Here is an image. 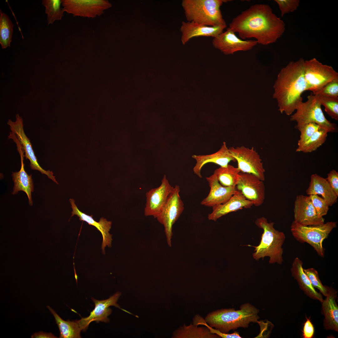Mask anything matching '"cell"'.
Masks as SVG:
<instances>
[{"label": "cell", "mask_w": 338, "mask_h": 338, "mask_svg": "<svg viewBox=\"0 0 338 338\" xmlns=\"http://www.w3.org/2000/svg\"><path fill=\"white\" fill-rule=\"evenodd\" d=\"M285 25L273 13L269 5L256 4L234 18L229 28L242 40L254 38L258 44L267 45L276 42L284 32Z\"/></svg>", "instance_id": "cell-1"}, {"label": "cell", "mask_w": 338, "mask_h": 338, "mask_svg": "<svg viewBox=\"0 0 338 338\" xmlns=\"http://www.w3.org/2000/svg\"><path fill=\"white\" fill-rule=\"evenodd\" d=\"M305 61L301 58L289 62L278 75L273 86V97L277 100L278 110L281 113L291 115L298 103L303 100L302 93L307 90L304 77Z\"/></svg>", "instance_id": "cell-2"}, {"label": "cell", "mask_w": 338, "mask_h": 338, "mask_svg": "<svg viewBox=\"0 0 338 338\" xmlns=\"http://www.w3.org/2000/svg\"><path fill=\"white\" fill-rule=\"evenodd\" d=\"M259 310L251 304H243L240 309L233 308L217 310L210 312L205 320L211 327L223 333H228L239 327L247 328L251 322L258 323Z\"/></svg>", "instance_id": "cell-3"}, {"label": "cell", "mask_w": 338, "mask_h": 338, "mask_svg": "<svg viewBox=\"0 0 338 338\" xmlns=\"http://www.w3.org/2000/svg\"><path fill=\"white\" fill-rule=\"evenodd\" d=\"M255 223L258 227L263 229V232L258 246L248 245L255 248V252L253 254V259L258 260L260 258L269 257V263L281 264L283 261L282 246L285 239L284 234L276 230L274 227V223H269L265 217L257 218Z\"/></svg>", "instance_id": "cell-4"}, {"label": "cell", "mask_w": 338, "mask_h": 338, "mask_svg": "<svg viewBox=\"0 0 338 338\" xmlns=\"http://www.w3.org/2000/svg\"><path fill=\"white\" fill-rule=\"evenodd\" d=\"M223 0H183L182 5L187 22L210 26L227 27L220 9Z\"/></svg>", "instance_id": "cell-5"}, {"label": "cell", "mask_w": 338, "mask_h": 338, "mask_svg": "<svg viewBox=\"0 0 338 338\" xmlns=\"http://www.w3.org/2000/svg\"><path fill=\"white\" fill-rule=\"evenodd\" d=\"M307 100L300 101L297 104L296 112L292 115L290 120L297 123L296 128L307 123H314L327 130L329 132L334 131V125L325 118L321 108V105L317 95L311 94L307 96Z\"/></svg>", "instance_id": "cell-6"}, {"label": "cell", "mask_w": 338, "mask_h": 338, "mask_svg": "<svg viewBox=\"0 0 338 338\" xmlns=\"http://www.w3.org/2000/svg\"><path fill=\"white\" fill-rule=\"evenodd\" d=\"M337 227L335 222H328L320 225L303 226L294 221L291 226V232L294 238L301 243L306 242L312 246L318 255L324 257L325 249L323 246L324 240L332 230Z\"/></svg>", "instance_id": "cell-7"}, {"label": "cell", "mask_w": 338, "mask_h": 338, "mask_svg": "<svg viewBox=\"0 0 338 338\" xmlns=\"http://www.w3.org/2000/svg\"><path fill=\"white\" fill-rule=\"evenodd\" d=\"M304 72L307 90L313 93L338 78V73L331 66L323 64L315 58L305 61Z\"/></svg>", "instance_id": "cell-8"}, {"label": "cell", "mask_w": 338, "mask_h": 338, "mask_svg": "<svg viewBox=\"0 0 338 338\" xmlns=\"http://www.w3.org/2000/svg\"><path fill=\"white\" fill-rule=\"evenodd\" d=\"M16 118L15 121L9 120L7 124L11 131L8 138L12 139L15 143L17 142L20 145L25 153L24 156L26 159H28L30 161V166L32 170L39 171L42 174L46 175L48 178L58 184L52 171L45 170L40 166L30 140L25 133L22 118L18 114L16 115Z\"/></svg>", "instance_id": "cell-9"}, {"label": "cell", "mask_w": 338, "mask_h": 338, "mask_svg": "<svg viewBox=\"0 0 338 338\" xmlns=\"http://www.w3.org/2000/svg\"><path fill=\"white\" fill-rule=\"evenodd\" d=\"M180 187L176 185L169 194L160 213L156 218L164 226L168 246H171L172 226L184 210V204L179 195Z\"/></svg>", "instance_id": "cell-10"}, {"label": "cell", "mask_w": 338, "mask_h": 338, "mask_svg": "<svg viewBox=\"0 0 338 338\" xmlns=\"http://www.w3.org/2000/svg\"><path fill=\"white\" fill-rule=\"evenodd\" d=\"M232 156L238 163L240 172L253 174L264 181L265 170L259 155L253 147L250 148L242 146L229 148Z\"/></svg>", "instance_id": "cell-11"}, {"label": "cell", "mask_w": 338, "mask_h": 338, "mask_svg": "<svg viewBox=\"0 0 338 338\" xmlns=\"http://www.w3.org/2000/svg\"><path fill=\"white\" fill-rule=\"evenodd\" d=\"M64 12L74 16L94 18L100 16L111 6L105 0H62Z\"/></svg>", "instance_id": "cell-12"}, {"label": "cell", "mask_w": 338, "mask_h": 338, "mask_svg": "<svg viewBox=\"0 0 338 338\" xmlns=\"http://www.w3.org/2000/svg\"><path fill=\"white\" fill-rule=\"evenodd\" d=\"M215 49L225 55L233 54L238 51H247L252 49L258 43L256 40H243L237 37L234 32L229 27L223 32L212 41Z\"/></svg>", "instance_id": "cell-13"}, {"label": "cell", "mask_w": 338, "mask_h": 338, "mask_svg": "<svg viewBox=\"0 0 338 338\" xmlns=\"http://www.w3.org/2000/svg\"><path fill=\"white\" fill-rule=\"evenodd\" d=\"M236 187L253 205L259 206L264 203L265 196L264 183L255 175L240 172Z\"/></svg>", "instance_id": "cell-14"}, {"label": "cell", "mask_w": 338, "mask_h": 338, "mask_svg": "<svg viewBox=\"0 0 338 338\" xmlns=\"http://www.w3.org/2000/svg\"><path fill=\"white\" fill-rule=\"evenodd\" d=\"M174 188L169 183L166 175H164L159 187L152 188L146 193V203L144 215L153 216L156 218Z\"/></svg>", "instance_id": "cell-15"}, {"label": "cell", "mask_w": 338, "mask_h": 338, "mask_svg": "<svg viewBox=\"0 0 338 338\" xmlns=\"http://www.w3.org/2000/svg\"><path fill=\"white\" fill-rule=\"evenodd\" d=\"M121 295L120 293L116 292L109 298L101 300H96L92 298L91 299L95 305L94 309L90 312L89 316L85 318H82L79 321L82 330H86L90 324L92 322L95 321L97 322L100 321L108 323L110 319L108 317L112 313V310L109 308L111 306L115 307L129 314L130 313L120 308L117 302Z\"/></svg>", "instance_id": "cell-16"}, {"label": "cell", "mask_w": 338, "mask_h": 338, "mask_svg": "<svg viewBox=\"0 0 338 338\" xmlns=\"http://www.w3.org/2000/svg\"><path fill=\"white\" fill-rule=\"evenodd\" d=\"M294 221L303 226H313L324 223L323 217L316 213L309 196H296L294 209Z\"/></svg>", "instance_id": "cell-17"}, {"label": "cell", "mask_w": 338, "mask_h": 338, "mask_svg": "<svg viewBox=\"0 0 338 338\" xmlns=\"http://www.w3.org/2000/svg\"><path fill=\"white\" fill-rule=\"evenodd\" d=\"M210 190L207 196L200 202L201 205L213 207L225 203L234 195L239 192L236 187H224L218 182L213 174L206 177Z\"/></svg>", "instance_id": "cell-18"}, {"label": "cell", "mask_w": 338, "mask_h": 338, "mask_svg": "<svg viewBox=\"0 0 338 338\" xmlns=\"http://www.w3.org/2000/svg\"><path fill=\"white\" fill-rule=\"evenodd\" d=\"M192 157L196 160V163L193 169L194 173L200 178H202L201 170L206 164L213 163L222 167L227 166L231 161L235 160L230 154L226 143L223 142L220 149L217 152L206 155H193Z\"/></svg>", "instance_id": "cell-19"}, {"label": "cell", "mask_w": 338, "mask_h": 338, "mask_svg": "<svg viewBox=\"0 0 338 338\" xmlns=\"http://www.w3.org/2000/svg\"><path fill=\"white\" fill-rule=\"evenodd\" d=\"M226 27L210 26L193 22L182 21L180 28L181 41L185 45L192 38L197 37H211L214 38L223 32Z\"/></svg>", "instance_id": "cell-20"}, {"label": "cell", "mask_w": 338, "mask_h": 338, "mask_svg": "<svg viewBox=\"0 0 338 338\" xmlns=\"http://www.w3.org/2000/svg\"><path fill=\"white\" fill-rule=\"evenodd\" d=\"M253 205L252 202L246 199L239 192L225 203L212 207V211L208 214L207 218L210 220L215 221L229 213L244 208H250Z\"/></svg>", "instance_id": "cell-21"}, {"label": "cell", "mask_w": 338, "mask_h": 338, "mask_svg": "<svg viewBox=\"0 0 338 338\" xmlns=\"http://www.w3.org/2000/svg\"><path fill=\"white\" fill-rule=\"evenodd\" d=\"M337 292L330 287L329 292L321 303V314L324 316L323 326L326 330L338 332V306L336 302Z\"/></svg>", "instance_id": "cell-22"}, {"label": "cell", "mask_w": 338, "mask_h": 338, "mask_svg": "<svg viewBox=\"0 0 338 338\" xmlns=\"http://www.w3.org/2000/svg\"><path fill=\"white\" fill-rule=\"evenodd\" d=\"M69 201L71 205L72 211L71 217L76 215L79 218L80 221L86 222L89 224L93 226L101 233L103 241L102 244V249L103 253H105V248L106 246L111 247L112 235L109 232L111 227L112 222L107 221L106 218H101L99 222L94 220L92 215L89 216L80 211L75 203V201L73 199H70Z\"/></svg>", "instance_id": "cell-23"}, {"label": "cell", "mask_w": 338, "mask_h": 338, "mask_svg": "<svg viewBox=\"0 0 338 338\" xmlns=\"http://www.w3.org/2000/svg\"><path fill=\"white\" fill-rule=\"evenodd\" d=\"M16 145L20 156L21 167L19 171L12 172V175L14 185L12 193L14 195L17 194L19 191L24 192L28 197L29 205L32 206L33 204L32 192L34 190L32 175H28L25 171L23 162L24 151L18 144L16 143Z\"/></svg>", "instance_id": "cell-24"}, {"label": "cell", "mask_w": 338, "mask_h": 338, "mask_svg": "<svg viewBox=\"0 0 338 338\" xmlns=\"http://www.w3.org/2000/svg\"><path fill=\"white\" fill-rule=\"evenodd\" d=\"M303 263L300 259L295 258L292 263L291 272L292 277L296 280L299 287L308 297L321 303L323 300L322 294L317 292L311 283L305 273L303 267Z\"/></svg>", "instance_id": "cell-25"}, {"label": "cell", "mask_w": 338, "mask_h": 338, "mask_svg": "<svg viewBox=\"0 0 338 338\" xmlns=\"http://www.w3.org/2000/svg\"><path fill=\"white\" fill-rule=\"evenodd\" d=\"M306 192L309 196L321 195L329 206H331L337 202L338 196L333 191L326 178L316 174L311 175L309 185Z\"/></svg>", "instance_id": "cell-26"}, {"label": "cell", "mask_w": 338, "mask_h": 338, "mask_svg": "<svg viewBox=\"0 0 338 338\" xmlns=\"http://www.w3.org/2000/svg\"><path fill=\"white\" fill-rule=\"evenodd\" d=\"M46 307L54 316L60 331V338H81L80 333L82 330L78 320L67 321L62 319L49 306Z\"/></svg>", "instance_id": "cell-27"}, {"label": "cell", "mask_w": 338, "mask_h": 338, "mask_svg": "<svg viewBox=\"0 0 338 338\" xmlns=\"http://www.w3.org/2000/svg\"><path fill=\"white\" fill-rule=\"evenodd\" d=\"M197 325L191 324L184 325L174 332L173 337L178 338H219L217 335L210 332L205 325L198 327Z\"/></svg>", "instance_id": "cell-28"}, {"label": "cell", "mask_w": 338, "mask_h": 338, "mask_svg": "<svg viewBox=\"0 0 338 338\" xmlns=\"http://www.w3.org/2000/svg\"><path fill=\"white\" fill-rule=\"evenodd\" d=\"M240 171L238 167L228 164L225 167L220 166L213 173L220 183L224 187H236L239 180Z\"/></svg>", "instance_id": "cell-29"}, {"label": "cell", "mask_w": 338, "mask_h": 338, "mask_svg": "<svg viewBox=\"0 0 338 338\" xmlns=\"http://www.w3.org/2000/svg\"><path fill=\"white\" fill-rule=\"evenodd\" d=\"M329 131L320 127L313 135L301 145L298 147L296 152L310 153L316 151L326 140Z\"/></svg>", "instance_id": "cell-30"}, {"label": "cell", "mask_w": 338, "mask_h": 338, "mask_svg": "<svg viewBox=\"0 0 338 338\" xmlns=\"http://www.w3.org/2000/svg\"><path fill=\"white\" fill-rule=\"evenodd\" d=\"M14 25L9 17L0 10V43L2 48L10 47Z\"/></svg>", "instance_id": "cell-31"}, {"label": "cell", "mask_w": 338, "mask_h": 338, "mask_svg": "<svg viewBox=\"0 0 338 338\" xmlns=\"http://www.w3.org/2000/svg\"><path fill=\"white\" fill-rule=\"evenodd\" d=\"M62 0H43L42 4L45 8V13L47 14L48 25L51 24L56 20H61L64 16L62 8H60Z\"/></svg>", "instance_id": "cell-32"}, {"label": "cell", "mask_w": 338, "mask_h": 338, "mask_svg": "<svg viewBox=\"0 0 338 338\" xmlns=\"http://www.w3.org/2000/svg\"><path fill=\"white\" fill-rule=\"evenodd\" d=\"M317 95L325 110L333 119L338 120V98H335L320 95Z\"/></svg>", "instance_id": "cell-33"}, {"label": "cell", "mask_w": 338, "mask_h": 338, "mask_svg": "<svg viewBox=\"0 0 338 338\" xmlns=\"http://www.w3.org/2000/svg\"><path fill=\"white\" fill-rule=\"evenodd\" d=\"M304 271L309 279L313 287L317 289L322 295L326 297L329 292L330 287L323 285L317 271L312 268L304 269Z\"/></svg>", "instance_id": "cell-34"}, {"label": "cell", "mask_w": 338, "mask_h": 338, "mask_svg": "<svg viewBox=\"0 0 338 338\" xmlns=\"http://www.w3.org/2000/svg\"><path fill=\"white\" fill-rule=\"evenodd\" d=\"M321 127L317 124L310 123L305 124L297 129L300 132L298 146H300L308 140Z\"/></svg>", "instance_id": "cell-35"}, {"label": "cell", "mask_w": 338, "mask_h": 338, "mask_svg": "<svg viewBox=\"0 0 338 338\" xmlns=\"http://www.w3.org/2000/svg\"><path fill=\"white\" fill-rule=\"evenodd\" d=\"M309 196L317 214L321 217L325 215L329 209L326 201L318 195H310Z\"/></svg>", "instance_id": "cell-36"}, {"label": "cell", "mask_w": 338, "mask_h": 338, "mask_svg": "<svg viewBox=\"0 0 338 338\" xmlns=\"http://www.w3.org/2000/svg\"><path fill=\"white\" fill-rule=\"evenodd\" d=\"M312 94L314 95L338 98V78L329 82L321 89Z\"/></svg>", "instance_id": "cell-37"}, {"label": "cell", "mask_w": 338, "mask_h": 338, "mask_svg": "<svg viewBox=\"0 0 338 338\" xmlns=\"http://www.w3.org/2000/svg\"><path fill=\"white\" fill-rule=\"evenodd\" d=\"M275 1L279 6L282 17L286 13L296 10L300 3L298 0H275Z\"/></svg>", "instance_id": "cell-38"}, {"label": "cell", "mask_w": 338, "mask_h": 338, "mask_svg": "<svg viewBox=\"0 0 338 338\" xmlns=\"http://www.w3.org/2000/svg\"><path fill=\"white\" fill-rule=\"evenodd\" d=\"M326 179L332 189L338 197V172L335 170L331 171Z\"/></svg>", "instance_id": "cell-39"}, {"label": "cell", "mask_w": 338, "mask_h": 338, "mask_svg": "<svg viewBox=\"0 0 338 338\" xmlns=\"http://www.w3.org/2000/svg\"><path fill=\"white\" fill-rule=\"evenodd\" d=\"M302 331L303 338H312L314 335L315 329L314 325L310 318H306Z\"/></svg>", "instance_id": "cell-40"}, {"label": "cell", "mask_w": 338, "mask_h": 338, "mask_svg": "<svg viewBox=\"0 0 338 338\" xmlns=\"http://www.w3.org/2000/svg\"><path fill=\"white\" fill-rule=\"evenodd\" d=\"M32 338H57L52 333H45L43 331L35 333L31 336Z\"/></svg>", "instance_id": "cell-41"}]
</instances>
